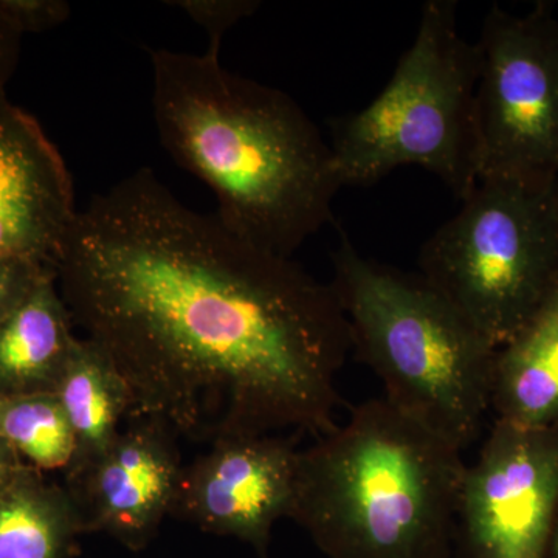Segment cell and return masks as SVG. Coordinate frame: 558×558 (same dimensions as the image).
Returning <instances> with one entry per match:
<instances>
[{
    "mask_svg": "<svg viewBox=\"0 0 558 558\" xmlns=\"http://www.w3.org/2000/svg\"><path fill=\"white\" fill-rule=\"evenodd\" d=\"M54 271L126 381L130 417L209 446L337 427L351 337L329 282L186 207L148 168L76 213Z\"/></svg>",
    "mask_w": 558,
    "mask_h": 558,
    "instance_id": "obj_1",
    "label": "cell"
},
{
    "mask_svg": "<svg viewBox=\"0 0 558 558\" xmlns=\"http://www.w3.org/2000/svg\"><path fill=\"white\" fill-rule=\"evenodd\" d=\"M150 61L161 145L213 190L226 226L292 258L332 222L343 186L328 140L299 102L208 53L154 50Z\"/></svg>",
    "mask_w": 558,
    "mask_h": 558,
    "instance_id": "obj_2",
    "label": "cell"
},
{
    "mask_svg": "<svg viewBox=\"0 0 558 558\" xmlns=\"http://www.w3.org/2000/svg\"><path fill=\"white\" fill-rule=\"evenodd\" d=\"M462 451L384 398L300 450L289 519L326 558H453Z\"/></svg>",
    "mask_w": 558,
    "mask_h": 558,
    "instance_id": "obj_3",
    "label": "cell"
},
{
    "mask_svg": "<svg viewBox=\"0 0 558 558\" xmlns=\"http://www.w3.org/2000/svg\"><path fill=\"white\" fill-rule=\"evenodd\" d=\"M329 284L351 351L379 377L381 398L461 451L476 442L490 413L498 349L418 271L366 258L344 231Z\"/></svg>",
    "mask_w": 558,
    "mask_h": 558,
    "instance_id": "obj_4",
    "label": "cell"
},
{
    "mask_svg": "<svg viewBox=\"0 0 558 558\" xmlns=\"http://www.w3.org/2000/svg\"><path fill=\"white\" fill-rule=\"evenodd\" d=\"M478 80V47L459 32L457 0H428L385 89L330 120L341 186L371 185L414 165L464 199L480 180Z\"/></svg>",
    "mask_w": 558,
    "mask_h": 558,
    "instance_id": "obj_5",
    "label": "cell"
},
{
    "mask_svg": "<svg viewBox=\"0 0 558 558\" xmlns=\"http://www.w3.org/2000/svg\"><path fill=\"white\" fill-rule=\"evenodd\" d=\"M553 185L483 178L422 245L418 274L495 349L558 281Z\"/></svg>",
    "mask_w": 558,
    "mask_h": 558,
    "instance_id": "obj_6",
    "label": "cell"
},
{
    "mask_svg": "<svg viewBox=\"0 0 558 558\" xmlns=\"http://www.w3.org/2000/svg\"><path fill=\"white\" fill-rule=\"evenodd\" d=\"M480 179L553 185L558 179V20L553 3L526 14L494 5L478 43Z\"/></svg>",
    "mask_w": 558,
    "mask_h": 558,
    "instance_id": "obj_7",
    "label": "cell"
},
{
    "mask_svg": "<svg viewBox=\"0 0 558 558\" xmlns=\"http://www.w3.org/2000/svg\"><path fill=\"white\" fill-rule=\"evenodd\" d=\"M558 517V427L494 422L465 469L453 558H546Z\"/></svg>",
    "mask_w": 558,
    "mask_h": 558,
    "instance_id": "obj_8",
    "label": "cell"
},
{
    "mask_svg": "<svg viewBox=\"0 0 558 558\" xmlns=\"http://www.w3.org/2000/svg\"><path fill=\"white\" fill-rule=\"evenodd\" d=\"M299 435L219 440L183 468L171 515L266 558L271 529L290 517L295 498Z\"/></svg>",
    "mask_w": 558,
    "mask_h": 558,
    "instance_id": "obj_9",
    "label": "cell"
},
{
    "mask_svg": "<svg viewBox=\"0 0 558 558\" xmlns=\"http://www.w3.org/2000/svg\"><path fill=\"white\" fill-rule=\"evenodd\" d=\"M179 436L153 417H132L112 446L76 475L68 476L84 532H101L142 550L171 515L183 468Z\"/></svg>",
    "mask_w": 558,
    "mask_h": 558,
    "instance_id": "obj_10",
    "label": "cell"
},
{
    "mask_svg": "<svg viewBox=\"0 0 558 558\" xmlns=\"http://www.w3.org/2000/svg\"><path fill=\"white\" fill-rule=\"evenodd\" d=\"M76 213L61 154L38 121L0 100V259L54 269Z\"/></svg>",
    "mask_w": 558,
    "mask_h": 558,
    "instance_id": "obj_11",
    "label": "cell"
},
{
    "mask_svg": "<svg viewBox=\"0 0 558 558\" xmlns=\"http://www.w3.org/2000/svg\"><path fill=\"white\" fill-rule=\"evenodd\" d=\"M73 319L49 269L21 303L0 319V396L54 392L76 337Z\"/></svg>",
    "mask_w": 558,
    "mask_h": 558,
    "instance_id": "obj_12",
    "label": "cell"
},
{
    "mask_svg": "<svg viewBox=\"0 0 558 558\" xmlns=\"http://www.w3.org/2000/svg\"><path fill=\"white\" fill-rule=\"evenodd\" d=\"M494 422L520 428L558 427V281L523 328L497 351Z\"/></svg>",
    "mask_w": 558,
    "mask_h": 558,
    "instance_id": "obj_13",
    "label": "cell"
},
{
    "mask_svg": "<svg viewBox=\"0 0 558 558\" xmlns=\"http://www.w3.org/2000/svg\"><path fill=\"white\" fill-rule=\"evenodd\" d=\"M75 436V457L68 476L102 457L132 413L126 381L105 351L89 339H76L53 392Z\"/></svg>",
    "mask_w": 558,
    "mask_h": 558,
    "instance_id": "obj_14",
    "label": "cell"
},
{
    "mask_svg": "<svg viewBox=\"0 0 558 558\" xmlns=\"http://www.w3.org/2000/svg\"><path fill=\"white\" fill-rule=\"evenodd\" d=\"M84 532L69 490L21 470L0 488V558H72Z\"/></svg>",
    "mask_w": 558,
    "mask_h": 558,
    "instance_id": "obj_15",
    "label": "cell"
},
{
    "mask_svg": "<svg viewBox=\"0 0 558 558\" xmlns=\"http://www.w3.org/2000/svg\"><path fill=\"white\" fill-rule=\"evenodd\" d=\"M0 438L38 469L68 470L75 457V436L53 392L3 399Z\"/></svg>",
    "mask_w": 558,
    "mask_h": 558,
    "instance_id": "obj_16",
    "label": "cell"
},
{
    "mask_svg": "<svg viewBox=\"0 0 558 558\" xmlns=\"http://www.w3.org/2000/svg\"><path fill=\"white\" fill-rule=\"evenodd\" d=\"M171 5L186 14L208 33L207 53L219 58L220 44L231 27L259 9L258 0H178Z\"/></svg>",
    "mask_w": 558,
    "mask_h": 558,
    "instance_id": "obj_17",
    "label": "cell"
},
{
    "mask_svg": "<svg viewBox=\"0 0 558 558\" xmlns=\"http://www.w3.org/2000/svg\"><path fill=\"white\" fill-rule=\"evenodd\" d=\"M0 11L25 35L58 27L72 10L64 0H0Z\"/></svg>",
    "mask_w": 558,
    "mask_h": 558,
    "instance_id": "obj_18",
    "label": "cell"
},
{
    "mask_svg": "<svg viewBox=\"0 0 558 558\" xmlns=\"http://www.w3.org/2000/svg\"><path fill=\"white\" fill-rule=\"evenodd\" d=\"M53 267L24 259H0V319L31 292L44 271Z\"/></svg>",
    "mask_w": 558,
    "mask_h": 558,
    "instance_id": "obj_19",
    "label": "cell"
},
{
    "mask_svg": "<svg viewBox=\"0 0 558 558\" xmlns=\"http://www.w3.org/2000/svg\"><path fill=\"white\" fill-rule=\"evenodd\" d=\"M22 33L0 11V100H5V87L20 61Z\"/></svg>",
    "mask_w": 558,
    "mask_h": 558,
    "instance_id": "obj_20",
    "label": "cell"
},
{
    "mask_svg": "<svg viewBox=\"0 0 558 558\" xmlns=\"http://www.w3.org/2000/svg\"><path fill=\"white\" fill-rule=\"evenodd\" d=\"M21 470L17 468L16 451L11 449L7 440L0 438V488L11 483Z\"/></svg>",
    "mask_w": 558,
    "mask_h": 558,
    "instance_id": "obj_21",
    "label": "cell"
},
{
    "mask_svg": "<svg viewBox=\"0 0 558 558\" xmlns=\"http://www.w3.org/2000/svg\"><path fill=\"white\" fill-rule=\"evenodd\" d=\"M546 558H558V517L556 526H554L553 538H550L548 557Z\"/></svg>",
    "mask_w": 558,
    "mask_h": 558,
    "instance_id": "obj_22",
    "label": "cell"
},
{
    "mask_svg": "<svg viewBox=\"0 0 558 558\" xmlns=\"http://www.w3.org/2000/svg\"><path fill=\"white\" fill-rule=\"evenodd\" d=\"M550 194H553V204L554 209H556V216L558 219V179L553 183V189H550Z\"/></svg>",
    "mask_w": 558,
    "mask_h": 558,
    "instance_id": "obj_23",
    "label": "cell"
},
{
    "mask_svg": "<svg viewBox=\"0 0 558 558\" xmlns=\"http://www.w3.org/2000/svg\"><path fill=\"white\" fill-rule=\"evenodd\" d=\"M3 399H5V398H2V396H0V411H2Z\"/></svg>",
    "mask_w": 558,
    "mask_h": 558,
    "instance_id": "obj_24",
    "label": "cell"
}]
</instances>
